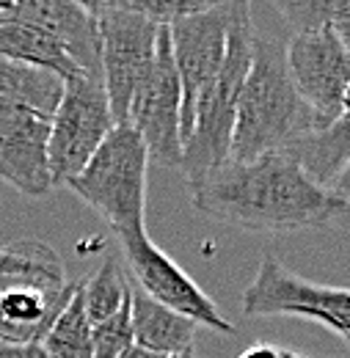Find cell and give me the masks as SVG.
<instances>
[{
	"mask_svg": "<svg viewBox=\"0 0 350 358\" xmlns=\"http://www.w3.org/2000/svg\"><path fill=\"white\" fill-rule=\"evenodd\" d=\"M190 204L226 226L276 234L342 226V204L284 152L229 160L188 182Z\"/></svg>",
	"mask_w": 350,
	"mask_h": 358,
	"instance_id": "6da1fadb",
	"label": "cell"
},
{
	"mask_svg": "<svg viewBox=\"0 0 350 358\" xmlns=\"http://www.w3.org/2000/svg\"><path fill=\"white\" fill-rule=\"evenodd\" d=\"M317 127V116L290 78L284 42L257 36L237 102L229 160H254L267 152H281L287 143Z\"/></svg>",
	"mask_w": 350,
	"mask_h": 358,
	"instance_id": "7a4b0ae2",
	"label": "cell"
},
{
	"mask_svg": "<svg viewBox=\"0 0 350 358\" xmlns=\"http://www.w3.org/2000/svg\"><path fill=\"white\" fill-rule=\"evenodd\" d=\"M254 39H257V34H254V20H251V3H246V0L232 3L223 64L218 69V78L204 94V99L196 110L193 130L182 146L179 169L188 182L229 163L237 102H240L243 83H246V75L251 66Z\"/></svg>",
	"mask_w": 350,
	"mask_h": 358,
	"instance_id": "3957f363",
	"label": "cell"
},
{
	"mask_svg": "<svg viewBox=\"0 0 350 358\" xmlns=\"http://www.w3.org/2000/svg\"><path fill=\"white\" fill-rule=\"evenodd\" d=\"M146 169L149 152L130 124H116L86 169L66 182L116 234L146 229Z\"/></svg>",
	"mask_w": 350,
	"mask_h": 358,
	"instance_id": "277c9868",
	"label": "cell"
},
{
	"mask_svg": "<svg viewBox=\"0 0 350 358\" xmlns=\"http://www.w3.org/2000/svg\"><path fill=\"white\" fill-rule=\"evenodd\" d=\"M86 11L97 20L99 36V78L108 94V105L116 124H127L135 91L146 80L160 25L138 11L127 0H99L83 3Z\"/></svg>",
	"mask_w": 350,
	"mask_h": 358,
	"instance_id": "5b68a950",
	"label": "cell"
},
{
	"mask_svg": "<svg viewBox=\"0 0 350 358\" xmlns=\"http://www.w3.org/2000/svg\"><path fill=\"white\" fill-rule=\"evenodd\" d=\"M113 127L116 122L102 80L88 75L66 80L61 102L50 119L47 157L52 185L58 187L78 177Z\"/></svg>",
	"mask_w": 350,
	"mask_h": 358,
	"instance_id": "8992f818",
	"label": "cell"
},
{
	"mask_svg": "<svg viewBox=\"0 0 350 358\" xmlns=\"http://www.w3.org/2000/svg\"><path fill=\"white\" fill-rule=\"evenodd\" d=\"M243 312L248 317H304L350 339V289L309 281L273 254L260 259L254 281L243 292Z\"/></svg>",
	"mask_w": 350,
	"mask_h": 358,
	"instance_id": "52a82bcc",
	"label": "cell"
},
{
	"mask_svg": "<svg viewBox=\"0 0 350 358\" xmlns=\"http://www.w3.org/2000/svg\"><path fill=\"white\" fill-rule=\"evenodd\" d=\"M116 237H119V251L138 281V289L146 298L216 334H226V336L234 334V322L226 320L218 306L204 295V289L169 254L158 248V243L146 234V229L125 231Z\"/></svg>",
	"mask_w": 350,
	"mask_h": 358,
	"instance_id": "ba28073f",
	"label": "cell"
},
{
	"mask_svg": "<svg viewBox=\"0 0 350 358\" xmlns=\"http://www.w3.org/2000/svg\"><path fill=\"white\" fill-rule=\"evenodd\" d=\"M127 124L141 135L149 160L169 169L182 166V86L174 66L169 25H160L158 31L155 61L146 80L135 91Z\"/></svg>",
	"mask_w": 350,
	"mask_h": 358,
	"instance_id": "9c48e42d",
	"label": "cell"
},
{
	"mask_svg": "<svg viewBox=\"0 0 350 358\" xmlns=\"http://www.w3.org/2000/svg\"><path fill=\"white\" fill-rule=\"evenodd\" d=\"M232 3H216L207 11L169 22L174 66L182 86V146L193 130L196 110L210 91L226 55Z\"/></svg>",
	"mask_w": 350,
	"mask_h": 358,
	"instance_id": "30bf717a",
	"label": "cell"
},
{
	"mask_svg": "<svg viewBox=\"0 0 350 358\" xmlns=\"http://www.w3.org/2000/svg\"><path fill=\"white\" fill-rule=\"evenodd\" d=\"M284 47L290 78L320 127L337 122L342 116V91L350 83V52L340 36L331 28L293 34Z\"/></svg>",
	"mask_w": 350,
	"mask_h": 358,
	"instance_id": "8fae6325",
	"label": "cell"
},
{
	"mask_svg": "<svg viewBox=\"0 0 350 358\" xmlns=\"http://www.w3.org/2000/svg\"><path fill=\"white\" fill-rule=\"evenodd\" d=\"M50 119L31 110L0 116V179L28 199H42L55 185L50 174Z\"/></svg>",
	"mask_w": 350,
	"mask_h": 358,
	"instance_id": "7c38bea8",
	"label": "cell"
},
{
	"mask_svg": "<svg viewBox=\"0 0 350 358\" xmlns=\"http://www.w3.org/2000/svg\"><path fill=\"white\" fill-rule=\"evenodd\" d=\"M78 284L80 281H66L61 287L22 278L11 281L0 295V345H42Z\"/></svg>",
	"mask_w": 350,
	"mask_h": 358,
	"instance_id": "4fadbf2b",
	"label": "cell"
},
{
	"mask_svg": "<svg viewBox=\"0 0 350 358\" xmlns=\"http://www.w3.org/2000/svg\"><path fill=\"white\" fill-rule=\"evenodd\" d=\"M0 58L58 75L64 83L83 78L86 72L69 55V50L42 28L20 20H0ZM91 78V75H88Z\"/></svg>",
	"mask_w": 350,
	"mask_h": 358,
	"instance_id": "5bb4252c",
	"label": "cell"
},
{
	"mask_svg": "<svg viewBox=\"0 0 350 358\" xmlns=\"http://www.w3.org/2000/svg\"><path fill=\"white\" fill-rule=\"evenodd\" d=\"M298 169L320 187H331V182L342 174L350 163V116H340L337 122L317 127L312 133L295 138L281 149Z\"/></svg>",
	"mask_w": 350,
	"mask_h": 358,
	"instance_id": "9a60e30c",
	"label": "cell"
},
{
	"mask_svg": "<svg viewBox=\"0 0 350 358\" xmlns=\"http://www.w3.org/2000/svg\"><path fill=\"white\" fill-rule=\"evenodd\" d=\"M130 320L135 348H141V350L169 358L193 348L196 322L155 303L138 287H130Z\"/></svg>",
	"mask_w": 350,
	"mask_h": 358,
	"instance_id": "2e32d148",
	"label": "cell"
},
{
	"mask_svg": "<svg viewBox=\"0 0 350 358\" xmlns=\"http://www.w3.org/2000/svg\"><path fill=\"white\" fill-rule=\"evenodd\" d=\"M64 94V80L52 72L22 66L0 58V116L14 110H31L52 119Z\"/></svg>",
	"mask_w": 350,
	"mask_h": 358,
	"instance_id": "e0dca14e",
	"label": "cell"
},
{
	"mask_svg": "<svg viewBox=\"0 0 350 358\" xmlns=\"http://www.w3.org/2000/svg\"><path fill=\"white\" fill-rule=\"evenodd\" d=\"M0 278H22L42 284H66L61 257L42 240H17L0 248Z\"/></svg>",
	"mask_w": 350,
	"mask_h": 358,
	"instance_id": "ac0fdd59",
	"label": "cell"
},
{
	"mask_svg": "<svg viewBox=\"0 0 350 358\" xmlns=\"http://www.w3.org/2000/svg\"><path fill=\"white\" fill-rule=\"evenodd\" d=\"M42 350L47 358H94L91 350V320L83 309L80 284L64 312L55 317L47 336L42 339Z\"/></svg>",
	"mask_w": 350,
	"mask_h": 358,
	"instance_id": "d6986e66",
	"label": "cell"
},
{
	"mask_svg": "<svg viewBox=\"0 0 350 358\" xmlns=\"http://www.w3.org/2000/svg\"><path fill=\"white\" fill-rule=\"evenodd\" d=\"M80 298L91 325L113 317L130 301V281L125 268L119 265V257L111 254L91 278L80 281Z\"/></svg>",
	"mask_w": 350,
	"mask_h": 358,
	"instance_id": "ffe728a7",
	"label": "cell"
},
{
	"mask_svg": "<svg viewBox=\"0 0 350 358\" xmlns=\"http://www.w3.org/2000/svg\"><path fill=\"white\" fill-rule=\"evenodd\" d=\"M273 8L284 17L293 34L328 31L350 20V0H276Z\"/></svg>",
	"mask_w": 350,
	"mask_h": 358,
	"instance_id": "44dd1931",
	"label": "cell"
},
{
	"mask_svg": "<svg viewBox=\"0 0 350 358\" xmlns=\"http://www.w3.org/2000/svg\"><path fill=\"white\" fill-rule=\"evenodd\" d=\"M130 348H135V339H132L130 301H127L113 317L91 325V350L94 358H122Z\"/></svg>",
	"mask_w": 350,
	"mask_h": 358,
	"instance_id": "7402d4cb",
	"label": "cell"
},
{
	"mask_svg": "<svg viewBox=\"0 0 350 358\" xmlns=\"http://www.w3.org/2000/svg\"><path fill=\"white\" fill-rule=\"evenodd\" d=\"M328 190L342 204V226H350V163L342 169V174L331 182Z\"/></svg>",
	"mask_w": 350,
	"mask_h": 358,
	"instance_id": "603a6c76",
	"label": "cell"
},
{
	"mask_svg": "<svg viewBox=\"0 0 350 358\" xmlns=\"http://www.w3.org/2000/svg\"><path fill=\"white\" fill-rule=\"evenodd\" d=\"M0 358H47L42 345H0Z\"/></svg>",
	"mask_w": 350,
	"mask_h": 358,
	"instance_id": "cb8c5ba5",
	"label": "cell"
},
{
	"mask_svg": "<svg viewBox=\"0 0 350 358\" xmlns=\"http://www.w3.org/2000/svg\"><path fill=\"white\" fill-rule=\"evenodd\" d=\"M240 358H281V350H279L276 345H265V342H260V345L246 348V350L240 353Z\"/></svg>",
	"mask_w": 350,
	"mask_h": 358,
	"instance_id": "d4e9b609",
	"label": "cell"
},
{
	"mask_svg": "<svg viewBox=\"0 0 350 358\" xmlns=\"http://www.w3.org/2000/svg\"><path fill=\"white\" fill-rule=\"evenodd\" d=\"M331 31H334V34L340 36V42H342V45H345V50L350 52V20H345V22H340V25H334Z\"/></svg>",
	"mask_w": 350,
	"mask_h": 358,
	"instance_id": "484cf974",
	"label": "cell"
},
{
	"mask_svg": "<svg viewBox=\"0 0 350 358\" xmlns=\"http://www.w3.org/2000/svg\"><path fill=\"white\" fill-rule=\"evenodd\" d=\"M122 358H166V356H158V353H149V350H141V348H130Z\"/></svg>",
	"mask_w": 350,
	"mask_h": 358,
	"instance_id": "4316f807",
	"label": "cell"
},
{
	"mask_svg": "<svg viewBox=\"0 0 350 358\" xmlns=\"http://www.w3.org/2000/svg\"><path fill=\"white\" fill-rule=\"evenodd\" d=\"M342 116H350V83L342 91Z\"/></svg>",
	"mask_w": 350,
	"mask_h": 358,
	"instance_id": "83f0119b",
	"label": "cell"
},
{
	"mask_svg": "<svg viewBox=\"0 0 350 358\" xmlns=\"http://www.w3.org/2000/svg\"><path fill=\"white\" fill-rule=\"evenodd\" d=\"M169 358H199V356H196V350H193V348H188V350H182V353H174V356H169Z\"/></svg>",
	"mask_w": 350,
	"mask_h": 358,
	"instance_id": "f1b7e54d",
	"label": "cell"
},
{
	"mask_svg": "<svg viewBox=\"0 0 350 358\" xmlns=\"http://www.w3.org/2000/svg\"><path fill=\"white\" fill-rule=\"evenodd\" d=\"M281 358H312V356H304V353H295V350H281Z\"/></svg>",
	"mask_w": 350,
	"mask_h": 358,
	"instance_id": "f546056e",
	"label": "cell"
},
{
	"mask_svg": "<svg viewBox=\"0 0 350 358\" xmlns=\"http://www.w3.org/2000/svg\"><path fill=\"white\" fill-rule=\"evenodd\" d=\"M11 281H17V278H0V295H3V289H6Z\"/></svg>",
	"mask_w": 350,
	"mask_h": 358,
	"instance_id": "4dcf8cb0",
	"label": "cell"
},
{
	"mask_svg": "<svg viewBox=\"0 0 350 358\" xmlns=\"http://www.w3.org/2000/svg\"><path fill=\"white\" fill-rule=\"evenodd\" d=\"M345 342H348V345H350V339H345Z\"/></svg>",
	"mask_w": 350,
	"mask_h": 358,
	"instance_id": "1f68e13d",
	"label": "cell"
}]
</instances>
